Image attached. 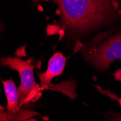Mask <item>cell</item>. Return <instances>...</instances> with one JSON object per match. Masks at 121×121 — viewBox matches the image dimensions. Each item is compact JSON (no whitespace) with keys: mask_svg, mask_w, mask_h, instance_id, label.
<instances>
[{"mask_svg":"<svg viewBox=\"0 0 121 121\" xmlns=\"http://www.w3.org/2000/svg\"><path fill=\"white\" fill-rule=\"evenodd\" d=\"M59 7L62 26L74 32H85L121 15L117 0H53Z\"/></svg>","mask_w":121,"mask_h":121,"instance_id":"cell-1","label":"cell"},{"mask_svg":"<svg viewBox=\"0 0 121 121\" xmlns=\"http://www.w3.org/2000/svg\"><path fill=\"white\" fill-rule=\"evenodd\" d=\"M83 54L96 68L107 69L115 60H121V31L98 44L85 47Z\"/></svg>","mask_w":121,"mask_h":121,"instance_id":"cell-2","label":"cell"},{"mask_svg":"<svg viewBox=\"0 0 121 121\" xmlns=\"http://www.w3.org/2000/svg\"><path fill=\"white\" fill-rule=\"evenodd\" d=\"M1 65L9 67L19 73L20 77V86L18 88L20 106L28 102L39 90V86L35 81L34 66L31 61L9 57L2 58Z\"/></svg>","mask_w":121,"mask_h":121,"instance_id":"cell-3","label":"cell"},{"mask_svg":"<svg viewBox=\"0 0 121 121\" xmlns=\"http://www.w3.org/2000/svg\"><path fill=\"white\" fill-rule=\"evenodd\" d=\"M67 57L60 52L54 53L49 59L47 69L43 73L39 74L41 84L43 88H48L51 85V81L55 77L63 73Z\"/></svg>","mask_w":121,"mask_h":121,"instance_id":"cell-4","label":"cell"},{"mask_svg":"<svg viewBox=\"0 0 121 121\" xmlns=\"http://www.w3.org/2000/svg\"><path fill=\"white\" fill-rule=\"evenodd\" d=\"M2 84L7 101V112L15 113L20 109L18 88L12 80L2 81Z\"/></svg>","mask_w":121,"mask_h":121,"instance_id":"cell-5","label":"cell"},{"mask_svg":"<svg viewBox=\"0 0 121 121\" xmlns=\"http://www.w3.org/2000/svg\"><path fill=\"white\" fill-rule=\"evenodd\" d=\"M38 114L30 110L20 109L15 113H8L3 111V107H1V121H23L28 118H32Z\"/></svg>","mask_w":121,"mask_h":121,"instance_id":"cell-6","label":"cell"},{"mask_svg":"<svg viewBox=\"0 0 121 121\" xmlns=\"http://www.w3.org/2000/svg\"><path fill=\"white\" fill-rule=\"evenodd\" d=\"M24 121H37V119L34 118V117H32V118H29L28 120H26Z\"/></svg>","mask_w":121,"mask_h":121,"instance_id":"cell-7","label":"cell"},{"mask_svg":"<svg viewBox=\"0 0 121 121\" xmlns=\"http://www.w3.org/2000/svg\"><path fill=\"white\" fill-rule=\"evenodd\" d=\"M118 102H119V104L121 105V98H120V99H118Z\"/></svg>","mask_w":121,"mask_h":121,"instance_id":"cell-8","label":"cell"},{"mask_svg":"<svg viewBox=\"0 0 121 121\" xmlns=\"http://www.w3.org/2000/svg\"><path fill=\"white\" fill-rule=\"evenodd\" d=\"M35 2H39V1H41V0H34Z\"/></svg>","mask_w":121,"mask_h":121,"instance_id":"cell-9","label":"cell"},{"mask_svg":"<svg viewBox=\"0 0 121 121\" xmlns=\"http://www.w3.org/2000/svg\"><path fill=\"white\" fill-rule=\"evenodd\" d=\"M120 121H121V120H120Z\"/></svg>","mask_w":121,"mask_h":121,"instance_id":"cell-10","label":"cell"}]
</instances>
